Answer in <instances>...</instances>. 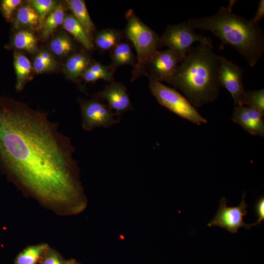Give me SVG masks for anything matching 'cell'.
Masks as SVG:
<instances>
[{
  "label": "cell",
  "instance_id": "ffe728a7",
  "mask_svg": "<svg viewBox=\"0 0 264 264\" xmlns=\"http://www.w3.org/2000/svg\"><path fill=\"white\" fill-rule=\"evenodd\" d=\"M39 22V16L30 4H24L18 8L15 17V26L23 25L33 28Z\"/></svg>",
  "mask_w": 264,
  "mask_h": 264
},
{
  "label": "cell",
  "instance_id": "3957f363",
  "mask_svg": "<svg viewBox=\"0 0 264 264\" xmlns=\"http://www.w3.org/2000/svg\"><path fill=\"white\" fill-rule=\"evenodd\" d=\"M233 2L228 7H221L210 17L193 18L187 22L193 29L211 32L221 41V49L230 45L254 67L264 52V35L259 25L234 14L232 11Z\"/></svg>",
  "mask_w": 264,
  "mask_h": 264
},
{
  "label": "cell",
  "instance_id": "ba28073f",
  "mask_svg": "<svg viewBox=\"0 0 264 264\" xmlns=\"http://www.w3.org/2000/svg\"><path fill=\"white\" fill-rule=\"evenodd\" d=\"M245 193L239 205L229 207L227 205V199L222 197L220 201V207L213 219L208 223V226H219L230 233H236L241 227L249 230L251 225L245 223L243 217L247 214V205L245 202Z\"/></svg>",
  "mask_w": 264,
  "mask_h": 264
},
{
  "label": "cell",
  "instance_id": "277c9868",
  "mask_svg": "<svg viewBox=\"0 0 264 264\" xmlns=\"http://www.w3.org/2000/svg\"><path fill=\"white\" fill-rule=\"evenodd\" d=\"M125 33L133 44L137 53V62L132 72V81L143 73L151 58L157 51L159 37L137 17L132 10L126 14Z\"/></svg>",
  "mask_w": 264,
  "mask_h": 264
},
{
  "label": "cell",
  "instance_id": "7402d4cb",
  "mask_svg": "<svg viewBox=\"0 0 264 264\" xmlns=\"http://www.w3.org/2000/svg\"><path fill=\"white\" fill-rule=\"evenodd\" d=\"M111 58L113 64L116 66L133 65L134 56L129 44L119 42L112 49Z\"/></svg>",
  "mask_w": 264,
  "mask_h": 264
},
{
  "label": "cell",
  "instance_id": "f546056e",
  "mask_svg": "<svg viewBox=\"0 0 264 264\" xmlns=\"http://www.w3.org/2000/svg\"><path fill=\"white\" fill-rule=\"evenodd\" d=\"M256 212L258 217L257 221L251 224V227L259 224L264 219V198L261 197L257 201L256 204Z\"/></svg>",
  "mask_w": 264,
  "mask_h": 264
},
{
  "label": "cell",
  "instance_id": "8fae6325",
  "mask_svg": "<svg viewBox=\"0 0 264 264\" xmlns=\"http://www.w3.org/2000/svg\"><path fill=\"white\" fill-rule=\"evenodd\" d=\"M98 97L107 102V105L120 118L121 114L132 109L129 95L125 86L119 82H111L102 90Z\"/></svg>",
  "mask_w": 264,
  "mask_h": 264
},
{
  "label": "cell",
  "instance_id": "44dd1931",
  "mask_svg": "<svg viewBox=\"0 0 264 264\" xmlns=\"http://www.w3.org/2000/svg\"><path fill=\"white\" fill-rule=\"evenodd\" d=\"M65 17L64 8L59 4L50 13L43 23V37L47 38L59 26L63 24Z\"/></svg>",
  "mask_w": 264,
  "mask_h": 264
},
{
  "label": "cell",
  "instance_id": "d4e9b609",
  "mask_svg": "<svg viewBox=\"0 0 264 264\" xmlns=\"http://www.w3.org/2000/svg\"><path fill=\"white\" fill-rule=\"evenodd\" d=\"M49 47L54 54L63 57L73 50L74 44L70 38L61 34L55 36L50 41Z\"/></svg>",
  "mask_w": 264,
  "mask_h": 264
},
{
  "label": "cell",
  "instance_id": "5bb4252c",
  "mask_svg": "<svg viewBox=\"0 0 264 264\" xmlns=\"http://www.w3.org/2000/svg\"><path fill=\"white\" fill-rule=\"evenodd\" d=\"M66 3L72 15L84 27L89 38L94 31L95 26L91 20L85 2L82 0H67Z\"/></svg>",
  "mask_w": 264,
  "mask_h": 264
},
{
  "label": "cell",
  "instance_id": "9a60e30c",
  "mask_svg": "<svg viewBox=\"0 0 264 264\" xmlns=\"http://www.w3.org/2000/svg\"><path fill=\"white\" fill-rule=\"evenodd\" d=\"M14 66L16 75V89H22L26 82L29 80L32 65L26 56L18 51L14 53Z\"/></svg>",
  "mask_w": 264,
  "mask_h": 264
},
{
  "label": "cell",
  "instance_id": "8992f818",
  "mask_svg": "<svg viewBox=\"0 0 264 264\" xmlns=\"http://www.w3.org/2000/svg\"><path fill=\"white\" fill-rule=\"evenodd\" d=\"M212 45L211 40L197 34L188 22L168 25L161 37L159 46H167L184 58L194 43Z\"/></svg>",
  "mask_w": 264,
  "mask_h": 264
},
{
  "label": "cell",
  "instance_id": "d6986e66",
  "mask_svg": "<svg viewBox=\"0 0 264 264\" xmlns=\"http://www.w3.org/2000/svg\"><path fill=\"white\" fill-rule=\"evenodd\" d=\"M86 82H93L99 79L111 81L113 79L111 70L108 66L98 63L92 64L82 75Z\"/></svg>",
  "mask_w": 264,
  "mask_h": 264
},
{
  "label": "cell",
  "instance_id": "83f0119b",
  "mask_svg": "<svg viewBox=\"0 0 264 264\" xmlns=\"http://www.w3.org/2000/svg\"><path fill=\"white\" fill-rule=\"evenodd\" d=\"M22 1L21 0H2L1 1L0 10L6 20H10L12 18L14 11Z\"/></svg>",
  "mask_w": 264,
  "mask_h": 264
},
{
  "label": "cell",
  "instance_id": "9c48e42d",
  "mask_svg": "<svg viewBox=\"0 0 264 264\" xmlns=\"http://www.w3.org/2000/svg\"><path fill=\"white\" fill-rule=\"evenodd\" d=\"M219 84L230 93L234 104L239 106L245 90L243 84V69L222 56H219Z\"/></svg>",
  "mask_w": 264,
  "mask_h": 264
},
{
  "label": "cell",
  "instance_id": "5b68a950",
  "mask_svg": "<svg viewBox=\"0 0 264 264\" xmlns=\"http://www.w3.org/2000/svg\"><path fill=\"white\" fill-rule=\"evenodd\" d=\"M147 76L150 89L160 105L197 125L207 123V120L198 112L185 97L175 89L162 84L150 74Z\"/></svg>",
  "mask_w": 264,
  "mask_h": 264
},
{
  "label": "cell",
  "instance_id": "1f68e13d",
  "mask_svg": "<svg viewBox=\"0 0 264 264\" xmlns=\"http://www.w3.org/2000/svg\"><path fill=\"white\" fill-rule=\"evenodd\" d=\"M65 264H80L78 263L77 262L74 260H71V261H69L66 262Z\"/></svg>",
  "mask_w": 264,
  "mask_h": 264
},
{
  "label": "cell",
  "instance_id": "2e32d148",
  "mask_svg": "<svg viewBox=\"0 0 264 264\" xmlns=\"http://www.w3.org/2000/svg\"><path fill=\"white\" fill-rule=\"evenodd\" d=\"M62 25L64 28L73 36L86 49L90 50L93 48L92 40L82 25L72 15L66 16Z\"/></svg>",
  "mask_w": 264,
  "mask_h": 264
},
{
  "label": "cell",
  "instance_id": "4dcf8cb0",
  "mask_svg": "<svg viewBox=\"0 0 264 264\" xmlns=\"http://www.w3.org/2000/svg\"><path fill=\"white\" fill-rule=\"evenodd\" d=\"M264 17V0H261L259 2L257 10L253 19L249 20L250 22L254 25H258L259 22Z\"/></svg>",
  "mask_w": 264,
  "mask_h": 264
},
{
  "label": "cell",
  "instance_id": "603a6c76",
  "mask_svg": "<svg viewBox=\"0 0 264 264\" xmlns=\"http://www.w3.org/2000/svg\"><path fill=\"white\" fill-rule=\"evenodd\" d=\"M119 33L111 29L100 31L94 38L96 46L103 50L112 49L119 43Z\"/></svg>",
  "mask_w": 264,
  "mask_h": 264
},
{
  "label": "cell",
  "instance_id": "6da1fadb",
  "mask_svg": "<svg viewBox=\"0 0 264 264\" xmlns=\"http://www.w3.org/2000/svg\"><path fill=\"white\" fill-rule=\"evenodd\" d=\"M70 140L47 114L0 96V166L25 191L48 202H85Z\"/></svg>",
  "mask_w": 264,
  "mask_h": 264
},
{
  "label": "cell",
  "instance_id": "30bf717a",
  "mask_svg": "<svg viewBox=\"0 0 264 264\" xmlns=\"http://www.w3.org/2000/svg\"><path fill=\"white\" fill-rule=\"evenodd\" d=\"M183 59L179 54L172 49L157 50L150 59L147 67H148L151 75L159 82H165L175 74Z\"/></svg>",
  "mask_w": 264,
  "mask_h": 264
},
{
  "label": "cell",
  "instance_id": "4316f807",
  "mask_svg": "<svg viewBox=\"0 0 264 264\" xmlns=\"http://www.w3.org/2000/svg\"><path fill=\"white\" fill-rule=\"evenodd\" d=\"M56 63L53 58H45L39 53L35 56L33 61V68L37 73L49 71L55 68Z\"/></svg>",
  "mask_w": 264,
  "mask_h": 264
},
{
  "label": "cell",
  "instance_id": "52a82bcc",
  "mask_svg": "<svg viewBox=\"0 0 264 264\" xmlns=\"http://www.w3.org/2000/svg\"><path fill=\"white\" fill-rule=\"evenodd\" d=\"M80 105L82 126L87 131L99 127L109 128L120 122V118L99 99L82 101Z\"/></svg>",
  "mask_w": 264,
  "mask_h": 264
},
{
  "label": "cell",
  "instance_id": "4fadbf2b",
  "mask_svg": "<svg viewBox=\"0 0 264 264\" xmlns=\"http://www.w3.org/2000/svg\"><path fill=\"white\" fill-rule=\"evenodd\" d=\"M90 65L89 56L84 52L73 54L66 62L64 70L67 77L76 80Z\"/></svg>",
  "mask_w": 264,
  "mask_h": 264
},
{
  "label": "cell",
  "instance_id": "7c38bea8",
  "mask_svg": "<svg viewBox=\"0 0 264 264\" xmlns=\"http://www.w3.org/2000/svg\"><path fill=\"white\" fill-rule=\"evenodd\" d=\"M264 115L256 109L245 106H237L231 119L251 134L264 137Z\"/></svg>",
  "mask_w": 264,
  "mask_h": 264
},
{
  "label": "cell",
  "instance_id": "cb8c5ba5",
  "mask_svg": "<svg viewBox=\"0 0 264 264\" xmlns=\"http://www.w3.org/2000/svg\"><path fill=\"white\" fill-rule=\"evenodd\" d=\"M239 106H247L264 114V89L244 90Z\"/></svg>",
  "mask_w": 264,
  "mask_h": 264
},
{
  "label": "cell",
  "instance_id": "e0dca14e",
  "mask_svg": "<svg viewBox=\"0 0 264 264\" xmlns=\"http://www.w3.org/2000/svg\"><path fill=\"white\" fill-rule=\"evenodd\" d=\"M48 249L45 243L28 246L18 255L15 264H37Z\"/></svg>",
  "mask_w": 264,
  "mask_h": 264
},
{
  "label": "cell",
  "instance_id": "ac0fdd59",
  "mask_svg": "<svg viewBox=\"0 0 264 264\" xmlns=\"http://www.w3.org/2000/svg\"><path fill=\"white\" fill-rule=\"evenodd\" d=\"M11 45L17 49L33 53L37 49V40L30 31L20 30L13 35Z\"/></svg>",
  "mask_w": 264,
  "mask_h": 264
},
{
  "label": "cell",
  "instance_id": "484cf974",
  "mask_svg": "<svg viewBox=\"0 0 264 264\" xmlns=\"http://www.w3.org/2000/svg\"><path fill=\"white\" fill-rule=\"evenodd\" d=\"M29 2L37 13L39 23L42 26L47 14L52 12L57 5L56 2L52 0H32Z\"/></svg>",
  "mask_w": 264,
  "mask_h": 264
},
{
  "label": "cell",
  "instance_id": "7a4b0ae2",
  "mask_svg": "<svg viewBox=\"0 0 264 264\" xmlns=\"http://www.w3.org/2000/svg\"><path fill=\"white\" fill-rule=\"evenodd\" d=\"M219 55L213 45L200 44L190 48L175 74L165 82L180 90L195 108H199L219 96Z\"/></svg>",
  "mask_w": 264,
  "mask_h": 264
},
{
  "label": "cell",
  "instance_id": "f1b7e54d",
  "mask_svg": "<svg viewBox=\"0 0 264 264\" xmlns=\"http://www.w3.org/2000/svg\"><path fill=\"white\" fill-rule=\"evenodd\" d=\"M41 261V264H65L57 253L49 249L45 253Z\"/></svg>",
  "mask_w": 264,
  "mask_h": 264
}]
</instances>
